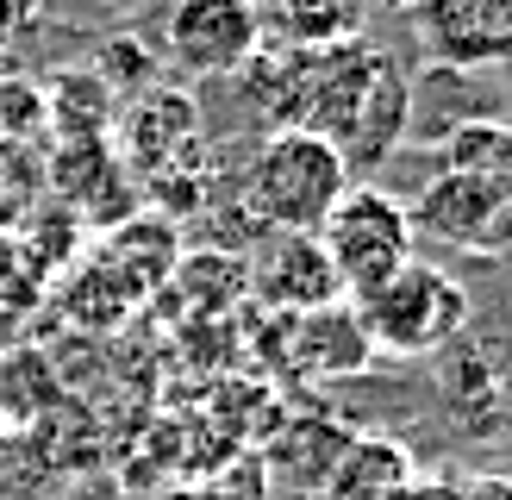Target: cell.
I'll return each instance as SVG.
<instances>
[{
	"label": "cell",
	"instance_id": "cell-18",
	"mask_svg": "<svg viewBox=\"0 0 512 500\" xmlns=\"http://www.w3.org/2000/svg\"><path fill=\"white\" fill-rule=\"evenodd\" d=\"M50 138V119H44V88L19 69H0V144H32Z\"/></svg>",
	"mask_w": 512,
	"mask_h": 500
},
{
	"label": "cell",
	"instance_id": "cell-7",
	"mask_svg": "<svg viewBox=\"0 0 512 500\" xmlns=\"http://www.w3.org/2000/svg\"><path fill=\"white\" fill-rule=\"evenodd\" d=\"M419 38L456 69L512 63V0H419Z\"/></svg>",
	"mask_w": 512,
	"mask_h": 500
},
{
	"label": "cell",
	"instance_id": "cell-11",
	"mask_svg": "<svg viewBox=\"0 0 512 500\" xmlns=\"http://www.w3.org/2000/svg\"><path fill=\"white\" fill-rule=\"evenodd\" d=\"M119 100L107 94L94 69H63L44 88V119H50V144H100L113 132Z\"/></svg>",
	"mask_w": 512,
	"mask_h": 500
},
{
	"label": "cell",
	"instance_id": "cell-24",
	"mask_svg": "<svg viewBox=\"0 0 512 500\" xmlns=\"http://www.w3.org/2000/svg\"><path fill=\"white\" fill-rule=\"evenodd\" d=\"M363 7H381V13H413L419 0H363Z\"/></svg>",
	"mask_w": 512,
	"mask_h": 500
},
{
	"label": "cell",
	"instance_id": "cell-12",
	"mask_svg": "<svg viewBox=\"0 0 512 500\" xmlns=\"http://www.w3.org/2000/svg\"><path fill=\"white\" fill-rule=\"evenodd\" d=\"M444 169L475 175V182L500 200L506 232H512V125H500V119H469V125H456V132L444 138ZM506 250H512V244H506Z\"/></svg>",
	"mask_w": 512,
	"mask_h": 500
},
{
	"label": "cell",
	"instance_id": "cell-5",
	"mask_svg": "<svg viewBox=\"0 0 512 500\" xmlns=\"http://www.w3.org/2000/svg\"><path fill=\"white\" fill-rule=\"evenodd\" d=\"M406 219H413V232H431L450 250H488V257H500V250L512 244L500 200L481 188L475 175H463V169H438V175H431V182L419 188V200L406 207Z\"/></svg>",
	"mask_w": 512,
	"mask_h": 500
},
{
	"label": "cell",
	"instance_id": "cell-16",
	"mask_svg": "<svg viewBox=\"0 0 512 500\" xmlns=\"http://www.w3.org/2000/svg\"><path fill=\"white\" fill-rule=\"evenodd\" d=\"M57 407V375L38 350H13V357H0V419L7 425H32L38 413Z\"/></svg>",
	"mask_w": 512,
	"mask_h": 500
},
{
	"label": "cell",
	"instance_id": "cell-21",
	"mask_svg": "<svg viewBox=\"0 0 512 500\" xmlns=\"http://www.w3.org/2000/svg\"><path fill=\"white\" fill-rule=\"evenodd\" d=\"M19 232H25V250L38 244V269H63L69 250H82V219L69 207H38Z\"/></svg>",
	"mask_w": 512,
	"mask_h": 500
},
{
	"label": "cell",
	"instance_id": "cell-10",
	"mask_svg": "<svg viewBox=\"0 0 512 500\" xmlns=\"http://www.w3.org/2000/svg\"><path fill=\"white\" fill-rule=\"evenodd\" d=\"M100 263H107L119 282L144 300L150 288H163L169 275H175V263H182V238H175L169 219H157V213H132V219H119L113 232H107Z\"/></svg>",
	"mask_w": 512,
	"mask_h": 500
},
{
	"label": "cell",
	"instance_id": "cell-14",
	"mask_svg": "<svg viewBox=\"0 0 512 500\" xmlns=\"http://www.w3.org/2000/svg\"><path fill=\"white\" fill-rule=\"evenodd\" d=\"M400 132H406V82H400V69L388 63V75L375 82V94L363 100V113H356L350 138L338 144V157L369 169V163H381V157L400 144Z\"/></svg>",
	"mask_w": 512,
	"mask_h": 500
},
{
	"label": "cell",
	"instance_id": "cell-6",
	"mask_svg": "<svg viewBox=\"0 0 512 500\" xmlns=\"http://www.w3.org/2000/svg\"><path fill=\"white\" fill-rule=\"evenodd\" d=\"M244 288H256V300L269 313H319L331 300H344L338 269L319 250V238L306 232H269V244L244 269Z\"/></svg>",
	"mask_w": 512,
	"mask_h": 500
},
{
	"label": "cell",
	"instance_id": "cell-22",
	"mask_svg": "<svg viewBox=\"0 0 512 500\" xmlns=\"http://www.w3.org/2000/svg\"><path fill=\"white\" fill-rule=\"evenodd\" d=\"M25 19H32V0H0V57H7V44L19 38Z\"/></svg>",
	"mask_w": 512,
	"mask_h": 500
},
{
	"label": "cell",
	"instance_id": "cell-25",
	"mask_svg": "<svg viewBox=\"0 0 512 500\" xmlns=\"http://www.w3.org/2000/svg\"><path fill=\"white\" fill-rule=\"evenodd\" d=\"M394 500H444V494H438V488H413V482H406V488H400Z\"/></svg>",
	"mask_w": 512,
	"mask_h": 500
},
{
	"label": "cell",
	"instance_id": "cell-1",
	"mask_svg": "<svg viewBox=\"0 0 512 500\" xmlns=\"http://www.w3.org/2000/svg\"><path fill=\"white\" fill-rule=\"evenodd\" d=\"M350 188V163L338 157V144H325L313 132H269L263 150L250 163V213L269 232H306L313 238L331 219V207Z\"/></svg>",
	"mask_w": 512,
	"mask_h": 500
},
{
	"label": "cell",
	"instance_id": "cell-26",
	"mask_svg": "<svg viewBox=\"0 0 512 500\" xmlns=\"http://www.w3.org/2000/svg\"><path fill=\"white\" fill-rule=\"evenodd\" d=\"M500 263H506V282H512V250H500Z\"/></svg>",
	"mask_w": 512,
	"mask_h": 500
},
{
	"label": "cell",
	"instance_id": "cell-17",
	"mask_svg": "<svg viewBox=\"0 0 512 500\" xmlns=\"http://www.w3.org/2000/svg\"><path fill=\"white\" fill-rule=\"evenodd\" d=\"M44 150L32 144H0V238L19 232L44 207Z\"/></svg>",
	"mask_w": 512,
	"mask_h": 500
},
{
	"label": "cell",
	"instance_id": "cell-20",
	"mask_svg": "<svg viewBox=\"0 0 512 500\" xmlns=\"http://www.w3.org/2000/svg\"><path fill=\"white\" fill-rule=\"evenodd\" d=\"M94 75L107 82V94L119 100V94H144V88H157V57L144 50V38H132V32H119V38H107L100 44V57H94Z\"/></svg>",
	"mask_w": 512,
	"mask_h": 500
},
{
	"label": "cell",
	"instance_id": "cell-3",
	"mask_svg": "<svg viewBox=\"0 0 512 500\" xmlns=\"http://www.w3.org/2000/svg\"><path fill=\"white\" fill-rule=\"evenodd\" d=\"M356 319L369 332V350H388V357H425V350L450 344L469 319V294L456 275H444L438 263H406L394 282H381L375 294L350 300Z\"/></svg>",
	"mask_w": 512,
	"mask_h": 500
},
{
	"label": "cell",
	"instance_id": "cell-2",
	"mask_svg": "<svg viewBox=\"0 0 512 500\" xmlns=\"http://www.w3.org/2000/svg\"><path fill=\"white\" fill-rule=\"evenodd\" d=\"M319 250L338 269L344 300H363L381 282L413 263V219H406V200H394L388 188H344V200L331 207V219L319 225Z\"/></svg>",
	"mask_w": 512,
	"mask_h": 500
},
{
	"label": "cell",
	"instance_id": "cell-8",
	"mask_svg": "<svg viewBox=\"0 0 512 500\" xmlns=\"http://www.w3.org/2000/svg\"><path fill=\"white\" fill-rule=\"evenodd\" d=\"M269 344L281 350V363L300 369V375H356L375 357L350 300H331L319 313H275Z\"/></svg>",
	"mask_w": 512,
	"mask_h": 500
},
{
	"label": "cell",
	"instance_id": "cell-19",
	"mask_svg": "<svg viewBox=\"0 0 512 500\" xmlns=\"http://www.w3.org/2000/svg\"><path fill=\"white\" fill-rule=\"evenodd\" d=\"M132 300H138V294L125 288L100 257H94L88 269H75V282H69V313L88 319V325H119L125 313H132Z\"/></svg>",
	"mask_w": 512,
	"mask_h": 500
},
{
	"label": "cell",
	"instance_id": "cell-13",
	"mask_svg": "<svg viewBox=\"0 0 512 500\" xmlns=\"http://www.w3.org/2000/svg\"><path fill=\"white\" fill-rule=\"evenodd\" d=\"M406 482H413V463L406 450L388 438H350L338 469L325 482V500H394Z\"/></svg>",
	"mask_w": 512,
	"mask_h": 500
},
{
	"label": "cell",
	"instance_id": "cell-15",
	"mask_svg": "<svg viewBox=\"0 0 512 500\" xmlns=\"http://www.w3.org/2000/svg\"><path fill=\"white\" fill-rule=\"evenodd\" d=\"M275 32L294 50H331L363 32V0H275Z\"/></svg>",
	"mask_w": 512,
	"mask_h": 500
},
{
	"label": "cell",
	"instance_id": "cell-9",
	"mask_svg": "<svg viewBox=\"0 0 512 500\" xmlns=\"http://www.w3.org/2000/svg\"><path fill=\"white\" fill-rule=\"evenodd\" d=\"M119 163L125 169H144L150 182L169 169H182L194 150H200V107L182 88H144L125 113V132H119Z\"/></svg>",
	"mask_w": 512,
	"mask_h": 500
},
{
	"label": "cell",
	"instance_id": "cell-23",
	"mask_svg": "<svg viewBox=\"0 0 512 500\" xmlns=\"http://www.w3.org/2000/svg\"><path fill=\"white\" fill-rule=\"evenodd\" d=\"M463 500H512V482H475Z\"/></svg>",
	"mask_w": 512,
	"mask_h": 500
},
{
	"label": "cell",
	"instance_id": "cell-4",
	"mask_svg": "<svg viewBox=\"0 0 512 500\" xmlns=\"http://www.w3.org/2000/svg\"><path fill=\"white\" fill-rule=\"evenodd\" d=\"M169 57L194 75H238L263 50L256 0H175L169 7Z\"/></svg>",
	"mask_w": 512,
	"mask_h": 500
}]
</instances>
